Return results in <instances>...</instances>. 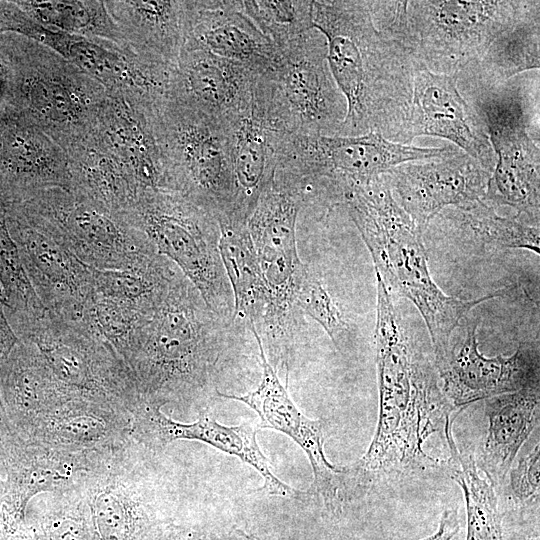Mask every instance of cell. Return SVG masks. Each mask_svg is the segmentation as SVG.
<instances>
[{
  "mask_svg": "<svg viewBox=\"0 0 540 540\" xmlns=\"http://www.w3.org/2000/svg\"><path fill=\"white\" fill-rule=\"evenodd\" d=\"M339 203L357 227L387 291L410 300L420 312L433 352L446 345L473 307L506 291L469 300L446 295L430 274L423 231L394 199L385 173L346 186Z\"/></svg>",
  "mask_w": 540,
  "mask_h": 540,
  "instance_id": "cell-4",
  "label": "cell"
},
{
  "mask_svg": "<svg viewBox=\"0 0 540 540\" xmlns=\"http://www.w3.org/2000/svg\"><path fill=\"white\" fill-rule=\"evenodd\" d=\"M108 454L73 452L24 442L1 479L11 523L26 522L27 505L35 495L63 493L75 488Z\"/></svg>",
  "mask_w": 540,
  "mask_h": 540,
  "instance_id": "cell-24",
  "label": "cell"
},
{
  "mask_svg": "<svg viewBox=\"0 0 540 540\" xmlns=\"http://www.w3.org/2000/svg\"><path fill=\"white\" fill-rule=\"evenodd\" d=\"M17 339L33 345L72 398L100 403L130 416L140 405L131 370L113 347L83 320L45 310L12 328Z\"/></svg>",
  "mask_w": 540,
  "mask_h": 540,
  "instance_id": "cell-11",
  "label": "cell"
},
{
  "mask_svg": "<svg viewBox=\"0 0 540 540\" xmlns=\"http://www.w3.org/2000/svg\"><path fill=\"white\" fill-rule=\"evenodd\" d=\"M485 125L495 155L484 202L509 206L539 226V72L523 73L494 86L457 84Z\"/></svg>",
  "mask_w": 540,
  "mask_h": 540,
  "instance_id": "cell-5",
  "label": "cell"
},
{
  "mask_svg": "<svg viewBox=\"0 0 540 540\" xmlns=\"http://www.w3.org/2000/svg\"><path fill=\"white\" fill-rule=\"evenodd\" d=\"M184 48L199 49L239 63L256 76L269 71L278 49L244 13L242 1H188Z\"/></svg>",
  "mask_w": 540,
  "mask_h": 540,
  "instance_id": "cell-23",
  "label": "cell"
},
{
  "mask_svg": "<svg viewBox=\"0 0 540 540\" xmlns=\"http://www.w3.org/2000/svg\"><path fill=\"white\" fill-rule=\"evenodd\" d=\"M242 8L278 50L314 29L312 1L251 0L242 1Z\"/></svg>",
  "mask_w": 540,
  "mask_h": 540,
  "instance_id": "cell-36",
  "label": "cell"
},
{
  "mask_svg": "<svg viewBox=\"0 0 540 540\" xmlns=\"http://www.w3.org/2000/svg\"><path fill=\"white\" fill-rule=\"evenodd\" d=\"M385 174L394 199L422 231L449 206L468 209L484 201L491 176L462 150L402 163Z\"/></svg>",
  "mask_w": 540,
  "mask_h": 540,
  "instance_id": "cell-18",
  "label": "cell"
},
{
  "mask_svg": "<svg viewBox=\"0 0 540 540\" xmlns=\"http://www.w3.org/2000/svg\"><path fill=\"white\" fill-rule=\"evenodd\" d=\"M8 212L9 232L44 308L62 318L82 320L92 290L91 268L13 208Z\"/></svg>",
  "mask_w": 540,
  "mask_h": 540,
  "instance_id": "cell-20",
  "label": "cell"
},
{
  "mask_svg": "<svg viewBox=\"0 0 540 540\" xmlns=\"http://www.w3.org/2000/svg\"><path fill=\"white\" fill-rule=\"evenodd\" d=\"M459 150L454 145H404L378 134L347 137L286 133L280 142L276 170L338 203L341 190L348 185L367 181L402 163L442 158Z\"/></svg>",
  "mask_w": 540,
  "mask_h": 540,
  "instance_id": "cell-13",
  "label": "cell"
},
{
  "mask_svg": "<svg viewBox=\"0 0 540 540\" xmlns=\"http://www.w3.org/2000/svg\"><path fill=\"white\" fill-rule=\"evenodd\" d=\"M307 203L295 182L275 173L247 221L265 291L262 317L252 325L273 369L282 368L286 375L296 338V294L306 268L297 251L296 223Z\"/></svg>",
  "mask_w": 540,
  "mask_h": 540,
  "instance_id": "cell-7",
  "label": "cell"
},
{
  "mask_svg": "<svg viewBox=\"0 0 540 540\" xmlns=\"http://www.w3.org/2000/svg\"><path fill=\"white\" fill-rule=\"evenodd\" d=\"M0 390L8 417L23 442L43 417L77 400L61 388L36 348L19 339L0 362Z\"/></svg>",
  "mask_w": 540,
  "mask_h": 540,
  "instance_id": "cell-28",
  "label": "cell"
},
{
  "mask_svg": "<svg viewBox=\"0 0 540 540\" xmlns=\"http://www.w3.org/2000/svg\"><path fill=\"white\" fill-rule=\"evenodd\" d=\"M211 540H258L239 529H232L220 535H212Z\"/></svg>",
  "mask_w": 540,
  "mask_h": 540,
  "instance_id": "cell-44",
  "label": "cell"
},
{
  "mask_svg": "<svg viewBox=\"0 0 540 540\" xmlns=\"http://www.w3.org/2000/svg\"><path fill=\"white\" fill-rule=\"evenodd\" d=\"M478 320L464 317L444 347L434 352L441 388L456 408L540 383L539 350L520 343L509 356L479 350Z\"/></svg>",
  "mask_w": 540,
  "mask_h": 540,
  "instance_id": "cell-15",
  "label": "cell"
},
{
  "mask_svg": "<svg viewBox=\"0 0 540 540\" xmlns=\"http://www.w3.org/2000/svg\"><path fill=\"white\" fill-rule=\"evenodd\" d=\"M124 46L141 61L173 71L184 49L188 1H104Z\"/></svg>",
  "mask_w": 540,
  "mask_h": 540,
  "instance_id": "cell-26",
  "label": "cell"
},
{
  "mask_svg": "<svg viewBox=\"0 0 540 540\" xmlns=\"http://www.w3.org/2000/svg\"><path fill=\"white\" fill-rule=\"evenodd\" d=\"M138 445L129 440L76 486L91 540H152L165 523L156 519L137 474Z\"/></svg>",
  "mask_w": 540,
  "mask_h": 540,
  "instance_id": "cell-16",
  "label": "cell"
},
{
  "mask_svg": "<svg viewBox=\"0 0 540 540\" xmlns=\"http://www.w3.org/2000/svg\"><path fill=\"white\" fill-rule=\"evenodd\" d=\"M232 326L179 270L125 357L141 403L193 406L217 397L215 383Z\"/></svg>",
  "mask_w": 540,
  "mask_h": 540,
  "instance_id": "cell-3",
  "label": "cell"
},
{
  "mask_svg": "<svg viewBox=\"0 0 540 540\" xmlns=\"http://www.w3.org/2000/svg\"><path fill=\"white\" fill-rule=\"evenodd\" d=\"M506 496L521 512L539 514L540 447L539 443L515 467L509 470Z\"/></svg>",
  "mask_w": 540,
  "mask_h": 540,
  "instance_id": "cell-39",
  "label": "cell"
},
{
  "mask_svg": "<svg viewBox=\"0 0 540 540\" xmlns=\"http://www.w3.org/2000/svg\"><path fill=\"white\" fill-rule=\"evenodd\" d=\"M22 90L32 127L66 150L88 136L109 93L55 49L37 44Z\"/></svg>",
  "mask_w": 540,
  "mask_h": 540,
  "instance_id": "cell-14",
  "label": "cell"
},
{
  "mask_svg": "<svg viewBox=\"0 0 540 540\" xmlns=\"http://www.w3.org/2000/svg\"><path fill=\"white\" fill-rule=\"evenodd\" d=\"M460 528L458 512L455 509L443 511L437 531L421 540H452Z\"/></svg>",
  "mask_w": 540,
  "mask_h": 540,
  "instance_id": "cell-42",
  "label": "cell"
},
{
  "mask_svg": "<svg viewBox=\"0 0 540 540\" xmlns=\"http://www.w3.org/2000/svg\"><path fill=\"white\" fill-rule=\"evenodd\" d=\"M211 536L199 530L165 522L158 529L152 540H211Z\"/></svg>",
  "mask_w": 540,
  "mask_h": 540,
  "instance_id": "cell-41",
  "label": "cell"
},
{
  "mask_svg": "<svg viewBox=\"0 0 540 540\" xmlns=\"http://www.w3.org/2000/svg\"><path fill=\"white\" fill-rule=\"evenodd\" d=\"M297 310L319 323L339 348L348 332V324L330 293L306 266L296 294Z\"/></svg>",
  "mask_w": 540,
  "mask_h": 540,
  "instance_id": "cell-37",
  "label": "cell"
},
{
  "mask_svg": "<svg viewBox=\"0 0 540 540\" xmlns=\"http://www.w3.org/2000/svg\"><path fill=\"white\" fill-rule=\"evenodd\" d=\"M435 217L453 229L464 242L495 250L527 249L540 252L539 226L521 218H506L484 201L468 209H443Z\"/></svg>",
  "mask_w": 540,
  "mask_h": 540,
  "instance_id": "cell-34",
  "label": "cell"
},
{
  "mask_svg": "<svg viewBox=\"0 0 540 540\" xmlns=\"http://www.w3.org/2000/svg\"><path fill=\"white\" fill-rule=\"evenodd\" d=\"M82 263L99 270H131L159 253L150 240L71 185L43 188L11 206Z\"/></svg>",
  "mask_w": 540,
  "mask_h": 540,
  "instance_id": "cell-10",
  "label": "cell"
},
{
  "mask_svg": "<svg viewBox=\"0 0 540 540\" xmlns=\"http://www.w3.org/2000/svg\"><path fill=\"white\" fill-rule=\"evenodd\" d=\"M23 443L8 417L0 390V479L4 476L9 461Z\"/></svg>",
  "mask_w": 540,
  "mask_h": 540,
  "instance_id": "cell-40",
  "label": "cell"
},
{
  "mask_svg": "<svg viewBox=\"0 0 540 540\" xmlns=\"http://www.w3.org/2000/svg\"><path fill=\"white\" fill-rule=\"evenodd\" d=\"M168 190L176 191L229 221L235 203L227 122L178 99L166 97L151 113Z\"/></svg>",
  "mask_w": 540,
  "mask_h": 540,
  "instance_id": "cell-8",
  "label": "cell"
},
{
  "mask_svg": "<svg viewBox=\"0 0 540 540\" xmlns=\"http://www.w3.org/2000/svg\"><path fill=\"white\" fill-rule=\"evenodd\" d=\"M258 426L243 423L226 426L207 412L193 423L177 422L161 412V407L141 403L131 416L129 437L153 453L177 440H196L238 457L255 468L264 479L263 490L270 495L301 499L305 493L282 482L272 471L269 460L257 442Z\"/></svg>",
  "mask_w": 540,
  "mask_h": 540,
  "instance_id": "cell-19",
  "label": "cell"
},
{
  "mask_svg": "<svg viewBox=\"0 0 540 540\" xmlns=\"http://www.w3.org/2000/svg\"><path fill=\"white\" fill-rule=\"evenodd\" d=\"M278 52L273 68L257 77L254 97L287 133L338 136L347 105L328 66L324 36L312 29Z\"/></svg>",
  "mask_w": 540,
  "mask_h": 540,
  "instance_id": "cell-12",
  "label": "cell"
},
{
  "mask_svg": "<svg viewBox=\"0 0 540 540\" xmlns=\"http://www.w3.org/2000/svg\"><path fill=\"white\" fill-rule=\"evenodd\" d=\"M422 135L452 142L492 174L496 159L485 125L460 94L455 76L434 74L417 66L408 145Z\"/></svg>",
  "mask_w": 540,
  "mask_h": 540,
  "instance_id": "cell-21",
  "label": "cell"
},
{
  "mask_svg": "<svg viewBox=\"0 0 540 540\" xmlns=\"http://www.w3.org/2000/svg\"><path fill=\"white\" fill-rule=\"evenodd\" d=\"M52 505L40 520L42 540H91L83 500L76 488L53 494Z\"/></svg>",
  "mask_w": 540,
  "mask_h": 540,
  "instance_id": "cell-38",
  "label": "cell"
},
{
  "mask_svg": "<svg viewBox=\"0 0 540 540\" xmlns=\"http://www.w3.org/2000/svg\"><path fill=\"white\" fill-rule=\"evenodd\" d=\"M122 214L196 287L212 311L235 325L233 293L219 251L220 228L210 212L179 192L154 189L142 192Z\"/></svg>",
  "mask_w": 540,
  "mask_h": 540,
  "instance_id": "cell-9",
  "label": "cell"
},
{
  "mask_svg": "<svg viewBox=\"0 0 540 540\" xmlns=\"http://www.w3.org/2000/svg\"><path fill=\"white\" fill-rule=\"evenodd\" d=\"M488 430L476 464L496 488L507 477L519 450L540 417V383L485 399Z\"/></svg>",
  "mask_w": 540,
  "mask_h": 540,
  "instance_id": "cell-29",
  "label": "cell"
},
{
  "mask_svg": "<svg viewBox=\"0 0 540 540\" xmlns=\"http://www.w3.org/2000/svg\"><path fill=\"white\" fill-rule=\"evenodd\" d=\"M70 185L114 213H124L142 191L94 132L66 150Z\"/></svg>",
  "mask_w": 540,
  "mask_h": 540,
  "instance_id": "cell-31",
  "label": "cell"
},
{
  "mask_svg": "<svg viewBox=\"0 0 540 540\" xmlns=\"http://www.w3.org/2000/svg\"><path fill=\"white\" fill-rule=\"evenodd\" d=\"M522 0L369 1L374 23L411 52L415 64L456 76L515 18Z\"/></svg>",
  "mask_w": 540,
  "mask_h": 540,
  "instance_id": "cell-6",
  "label": "cell"
},
{
  "mask_svg": "<svg viewBox=\"0 0 540 540\" xmlns=\"http://www.w3.org/2000/svg\"><path fill=\"white\" fill-rule=\"evenodd\" d=\"M312 23L347 110L338 136L378 134L408 145L417 66L407 47L375 25L367 0L312 1Z\"/></svg>",
  "mask_w": 540,
  "mask_h": 540,
  "instance_id": "cell-2",
  "label": "cell"
},
{
  "mask_svg": "<svg viewBox=\"0 0 540 540\" xmlns=\"http://www.w3.org/2000/svg\"><path fill=\"white\" fill-rule=\"evenodd\" d=\"M248 327L259 347L261 380L256 389L246 394H225L218 390L216 395L240 401L252 408L260 417L259 430L273 429L294 440L311 464L314 476L312 493L322 500L327 511L338 515L344 505L341 496L344 468L331 464L326 458L324 443L328 437V421L310 419L298 409L269 363L254 326L250 324Z\"/></svg>",
  "mask_w": 540,
  "mask_h": 540,
  "instance_id": "cell-17",
  "label": "cell"
},
{
  "mask_svg": "<svg viewBox=\"0 0 540 540\" xmlns=\"http://www.w3.org/2000/svg\"><path fill=\"white\" fill-rule=\"evenodd\" d=\"M444 436L450 454L444 468L462 489L466 502V540H504L502 514L494 486L486 475H481L474 455L458 449L452 422L445 427Z\"/></svg>",
  "mask_w": 540,
  "mask_h": 540,
  "instance_id": "cell-33",
  "label": "cell"
},
{
  "mask_svg": "<svg viewBox=\"0 0 540 540\" xmlns=\"http://www.w3.org/2000/svg\"><path fill=\"white\" fill-rule=\"evenodd\" d=\"M6 540H42L32 527L23 523L6 534Z\"/></svg>",
  "mask_w": 540,
  "mask_h": 540,
  "instance_id": "cell-43",
  "label": "cell"
},
{
  "mask_svg": "<svg viewBox=\"0 0 540 540\" xmlns=\"http://www.w3.org/2000/svg\"><path fill=\"white\" fill-rule=\"evenodd\" d=\"M377 278L375 352L379 415L364 455L344 466V503L379 486L444 467L425 452L432 435L443 433L456 407L442 391L434 360L410 334L390 293Z\"/></svg>",
  "mask_w": 540,
  "mask_h": 540,
  "instance_id": "cell-1",
  "label": "cell"
},
{
  "mask_svg": "<svg viewBox=\"0 0 540 540\" xmlns=\"http://www.w3.org/2000/svg\"><path fill=\"white\" fill-rule=\"evenodd\" d=\"M27 6L43 28H56L65 34L101 39L124 46L104 1L29 2Z\"/></svg>",
  "mask_w": 540,
  "mask_h": 540,
  "instance_id": "cell-35",
  "label": "cell"
},
{
  "mask_svg": "<svg viewBox=\"0 0 540 540\" xmlns=\"http://www.w3.org/2000/svg\"><path fill=\"white\" fill-rule=\"evenodd\" d=\"M257 77L239 63L184 48L171 73L167 96L228 122L250 106Z\"/></svg>",
  "mask_w": 540,
  "mask_h": 540,
  "instance_id": "cell-22",
  "label": "cell"
},
{
  "mask_svg": "<svg viewBox=\"0 0 540 540\" xmlns=\"http://www.w3.org/2000/svg\"><path fill=\"white\" fill-rule=\"evenodd\" d=\"M218 224L219 251L234 299V323L257 326L264 311L265 291L247 224Z\"/></svg>",
  "mask_w": 540,
  "mask_h": 540,
  "instance_id": "cell-32",
  "label": "cell"
},
{
  "mask_svg": "<svg viewBox=\"0 0 540 540\" xmlns=\"http://www.w3.org/2000/svg\"><path fill=\"white\" fill-rule=\"evenodd\" d=\"M540 66V2L522 0L513 21L456 76L457 84L494 86Z\"/></svg>",
  "mask_w": 540,
  "mask_h": 540,
  "instance_id": "cell-30",
  "label": "cell"
},
{
  "mask_svg": "<svg viewBox=\"0 0 540 540\" xmlns=\"http://www.w3.org/2000/svg\"><path fill=\"white\" fill-rule=\"evenodd\" d=\"M235 187L232 223L247 224L260 195L274 179L285 132L254 97L250 106L227 122Z\"/></svg>",
  "mask_w": 540,
  "mask_h": 540,
  "instance_id": "cell-25",
  "label": "cell"
},
{
  "mask_svg": "<svg viewBox=\"0 0 540 540\" xmlns=\"http://www.w3.org/2000/svg\"><path fill=\"white\" fill-rule=\"evenodd\" d=\"M131 416L112 406L70 400L29 431L26 443H38L73 452L106 454L129 440Z\"/></svg>",
  "mask_w": 540,
  "mask_h": 540,
  "instance_id": "cell-27",
  "label": "cell"
}]
</instances>
